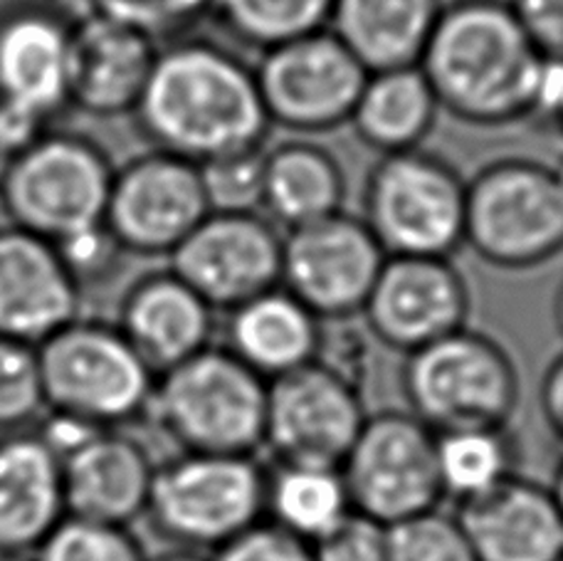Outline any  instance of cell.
Listing matches in <instances>:
<instances>
[{
    "instance_id": "obj_9",
    "label": "cell",
    "mask_w": 563,
    "mask_h": 561,
    "mask_svg": "<svg viewBox=\"0 0 563 561\" xmlns=\"http://www.w3.org/2000/svg\"><path fill=\"white\" fill-rule=\"evenodd\" d=\"M465 245L499 270H534L563 253V194L554 168L497 158L467 182Z\"/></svg>"
},
{
    "instance_id": "obj_18",
    "label": "cell",
    "mask_w": 563,
    "mask_h": 561,
    "mask_svg": "<svg viewBox=\"0 0 563 561\" xmlns=\"http://www.w3.org/2000/svg\"><path fill=\"white\" fill-rule=\"evenodd\" d=\"M158 43L112 18L92 15L69 30V105L112 119L134 114Z\"/></svg>"
},
{
    "instance_id": "obj_19",
    "label": "cell",
    "mask_w": 563,
    "mask_h": 561,
    "mask_svg": "<svg viewBox=\"0 0 563 561\" xmlns=\"http://www.w3.org/2000/svg\"><path fill=\"white\" fill-rule=\"evenodd\" d=\"M69 30L49 8L0 18V107L45 127L69 105Z\"/></svg>"
},
{
    "instance_id": "obj_14",
    "label": "cell",
    "mask_w": 563,
    "mask_h": 561,
    "mask_svg": "<svg viewBox=\"0 0 563 561\" xmlns=\"http://www.w3.org/2000/svg\"><path fill=\"white\" fill-rule=\"evenodd\" d=\"M210 213L200 166L154 152L114 172L104 226L124 253L170 255Z\"/></svg>"
},
{
    "instance_id": "obj_21",
    "label": "cell",
    "mask_w": 563,
    "mask_h": 561,
    "mask_svg": "<svg viewBox=\"0 0 563 561\" xmlns=\"http://www.w3.org/2000/svg\"><path fill=\"white\" fill-rule=\"evenodd\" d=\"M477 561H559L563 517L549 485L515 475L455 509Z\"/></svg>"
},
{
    "instance_id": "obj_29",
    "label": "cell",
    "mask_w": 563,
    "mask_h": 561,
    "mask_svg": "<svg viewBox=\"0 0 563 561\" xmlns=\"http://www.w3.org/2000/svg\"><path fill=\"white\" fill-rule=\"evenodd\" d=\"M519 438L505 428L438 433V468L445 497L470 503L519 475Z\"/></svg>"
},
{
    "instance_id": "obj_35",
    "label": "cell",
    "mask_w": 563,
    "mask_h": 561,
    "mask_svg": "<svg viewBox=\"0 0 563 561\" xmlns=\"http://www.w3.org/2000/svg\"><path fill=\"white\" fill-rule=\"evenodd\" d=\"M92 15L112 18L151 40L176 43L213 13V0H89Z\"/></svg>"
},
{
    "instance_id": "obj_28",
    "label": "cell",
    "mask_w": 563,
    "mask_h": 561,
    "mask_svg": "<svg viewBox=\"0 0 563 561\" xmlns=\"http://www.w3.org/2000/svg\"><path fill=\"white\" fill-rule=\"evenodd\" d=\"M354 513L339 468L277 465L267 470L265 519L314 544Z\"/></svg>"
},
{
    "instance_id": "obj_39",
    "label": "cell",
    "mask_w": 563,
    "mask_h": 561,
    "mask_svg": "<svg viewBox=\"0 0 563 561\" xmlns=\"http://www.w3.org/2000/svg\"><path fill=\"white\" fill-rule=\"evenodd\" d=\"M531 43L547 59L563 63V0H507Z\"/></svg>"
},
{
    "instance_id": "obj_8",
    "label": "cell",
    "mask_w": 563,
    "mask_h": 561,
    "mask_svg": "<svg viewBox=\"0 0 563 561\" xmlns=\"http://www.w3.org/2000/svg\"><path fill=\"white\" fill-rule=\"evenodd\" d=\"M114 168L87 139L43 134L0 176V208L10 226L47 243L104 226Z\"/></svg>"
},
{
    "instance_id": "obj_32",
    "label": "cell",
    "mask_w": 563,
    "mask_h": 561,
    "mask_svg": "<svg viewBox=\"0 0 563 561\" xmlns=\"http://www.w3.org/2000/svg\"><path fill=\"white\" fill-rule=\"evenodd\" d=\"M45 410L37 346L0 337V433L33 428Z\"/></svg>"
},
{
    "instance_id": "obj_46",
    "label": "cell",
    "mask_w": 563,
    "mask_h": 561,
    "mask_svg": "<svg viewBox=\"0 0 563 561\" xmlns=\"http://www.w3.org/2000/svg\"><path fill=\"white\" fill-rule=\"evenodd\" d=\"M554 176H556L559 188H561V194H563V156H561V162L554 166Z\"/></svg>"
},
{
    "instance_id": "obj_2",
    "label": "cell",
    "mask_w": 563,
    "mask_h": 561,
    "mask_svg": "<svg viewBox=\"0 0 563 561\" xmlns=\"http://www.w3.org/2000/svg\"><path fill=\"white\" fill-rule=\"evenodd\" d=\"M547 65L507 0H452L418 67L442 112L472 127H509L537 117Z\"/></svg>"
},
{
    "instance_id": "obj_34",
    "label": "cell",
    "mask_w": 563,
    "mask_h": 561,
    "mask_svg": "<svg viewBox=\"0 0 563 561\" xmlns=\"http://www.w3.org/2000/svg\"><path fill=\"white\" fill-rule=\"evenodd\" d=\"M265 148L200 164L210 213H260L265 194Z\"/></svg>"
},
{
    "instance_id": "obj_37",
    "label": "cell",
    "mask_w": 563,
    "mask_h": 561,
    "mask_svg": "<svg viewBox=\"0 0 563 561\" xmlns=\"http://www.w3.org/2000/svg\"><path fill=\"white\" fill-rule=\"evenodd\" d=\"M55 250L79 289L97 285L99 279L112 275L119 260L126 255L107 226L85 230V233L67 238L63 243H55Z\"/></svg>"
},
{
    "instance_id": "obj_40",
    "label": "cell",
    "mask_w": 563,
    "mask_h": 561,
    "mask_svg": "<svg viewBox=\"0 0 563 561\" xmlns=\"http://www.w3.org/2000/svg\"><path fill=\"white\" fill-rule=\"evenodd\" d=\"M539 408L551 433L563 443V352L547 366L544 376H541Z\"/></svg>"
},
{
    "instance_id": "obj_24",
    "label": "cell",
    "mask_w": 563,
    "mask_h": 561,
    "mask_svg": "<svg viewBox=\"0 0 563 561\" xmlns=\"http://www.w3.org/2000/svg\"><path fill=\"white\" fill-rule=\"evenodd\" d=\"M324 322L277 285L228 312V349L267 384L314 364Z\"/></svg>"
},
{
    "instance_id": "obj_22",
    "label": "cell",
    "mask_w": 563,
    "mask_h": 561,
    "mask_svg": "<svg viewBox=\"0 0 563 561\" xmlns=\"http://www.w3.org/2000/svg\"><path fill=\"white\" fill-rule=\"evenodd\" d=\"M117 327L158 376L210 346L216 309L166 270L141 277L129 289Z\"/></svg>"
},
{
    "instance_id": "obj_5",
    "label": "cell",
    "mask_w": 563,
    "mask_h": 561,
    "mask_svg": "<svg viewBox=\"0 0 563 561\" xmlns=\"http://www.w3.org/2000/svg\"><path fill=\"white\" fill-rule=\"evenodd\" d=\"M400 388L410 414L435 433L505 428L521 400L519 369L505 344L470 327L406 354Z\"/></svg>"
},
{
    "instance_id": "obj_44",
    "label": "cell",
    "mask_w": 563,
    "mask_h": 561,
    "mask_svg": "<svg viewBox=\"0 0 563 561\" xmlns=\"http://www.w3.org/2000/svg\"><path fill=\"white\" fill-rule=\"evenodd\" d=\"M554 322H556V329L563 337V283L559 287V293L554 297Z\"/></svg>"
},
{
    "instance_id": "obj_23",
    "label": "cell",
    "mask_w": 563,
    "mask_h": 561,
    "mask_svg": "<svg viewBox=\"0 0 563 561\" xmlns=\"http://www.w3.org/2000/svg\"><path fill=\"white\" fill-rule=\"evenodd\" d=\"M65 517L59 458L35 428L0 433V552L33 554Z\"/></svg>"
},
{
    "instance_id": "obj_12",
    "label": "cell",
    "mask_w": 563,
    "mask_h": 561,
    "mask_svg": "<svg viewBox=\"0 0 563 561\" xmlns=\"http://www.w3.org/2000/svg\"><path fill=\"white\" fill-rule=\"evenodd\" d=\"M386 257L364 220L341 210L287 230L279 285L321 322H346L364 312Z\"/></svg>"
},
{
    "instance_id": "obj_1",
    "label": "cell",
    "mask_w": 563,
    "mask_h": 561,
    "mask_svg": "<svg viewBox=\"0 0 563 561\" xmlns=\"http://www.w3.org/2000/svg\"><path fill=\"white\" fill-rule=\"evenodd\" d=\"M134 117L156 152L198 166L263 148L273 127L255 69L198 37H180L158 50Z\"/></svg>"
},
{
    "instance_id": "obj_31",
    "label": "cell",
    "mask_w": 563,
    "mask_h": 561,
    "mask_svg": "<svg viewBox=\"0 0 563 561\" xmlns=\"http://www.w3.org/2000/svg\"><path fill=\"white\" fill-rule=\"evenodd\" d=\"M35 561H146L129 527L65 517L33 552Z\"/></svg>"
},
{
    "instance_id": "obj_25",
    "label": "cell",
    "mask_w": 563,
    "mask_h": 561,
    "mask_svg": "<svg viewBox=\"0 0 563 561\" xmlns=\"http://www.w3.org/2000/svg\"><path fill=\"white\" fill-rule=\"evenodd\" d=\"M445 0H334L329 30L366 73L420 65Z\"/></svg>"
},
{
    "instance_id": "obj_47",
    "label": "cell",
    "mask_w": 563,
    "mask_h": 561,
    "mask_svg": "<svg viewBox=\"0 0 563 561\" xmlns=\"http://www.w3.org/2000/svg\"><path fill=\"white\" fill-rule=\"evenodd\" d=\"M559 561H563V557H561V559H559Z\"/></svg>"
},
{
    "instance_id": "obj_43",
    "label": "cell",
    "mask_w": 563,
    "mask_h": 561,
    "mask_svg": "<svg viewBox=\"0 0 563 561\" xmlns=\"http://www.w3.org/2000/svg\"><path fill=\"white\" fill-rule=\"evenodd\" d=\"M549 490H551V495H554L556 505L561 509V517H563V458H561V463L554 470V480H551Z\"/></svg>"
},
{
    "instance_id": "obj_27",
    "label": "cell",
    "mask_w": 563,
    "mask_h": 561,
    "mask_svg": "<svg viewBox=\"0 0 563 561\" xmlns=\"http://www.w3.org/2000/svg\"><path fill=\"white\" fill-rule=\"evenodd\" d=\"M346 174L329 148L285 142L265 154L263 208L287 230L317 223L344 210Z\"/></svg>"
},
{
    "instance_id": "obj_38",
    "label": "cell",
    "mask_w": 563,
    "mask_h": 561,
    "mask_svg": "<svg viewBox=\"0 0 563 561\" xmlns=\"http://www.w3.org/2000/svg\"><path fill=\"white\" fill-rule=\"evenodd\" d=\"M210 561H314L311 544L263 519L216 549Z\"/></svg>"
},
{
    "instance_id": "obj_30",
    "label": "cell",
    "mask_w": 563,
    "mask_h": 561,
    "mask_svg": "<svg viewBox=\"0 0 563 561\" xmlns=\"http://www.w3.org/2000/svg\"><path fill=\"white\" fill-rule=\"evenodd\" d=\"M334 0H213V18L247 47L273 50L329 28Z\"/></svg>"
},
{
    "instance_id": "obj_45",
    "label": "cell",
    "mask_w": 563,
    "mask_h": 561,
    "mask_svg": "<svg viewBox=\"0 0 563 561\" xmlns=\"http://www.w3.org/2000/svg\"><path fill=\"white\" fill-rule=\"evenodd\" d=\"M0 561H35L33 554H8L0 552Z\"/></svg>"
},
{
    "instance_id": "obj_17",
    "label": "cell",
    "mask_w": 563,
    "mask_h": 561,
    "mask_svg": "<svg viewBox=\"0 0 563 561\" xmlns=\"http://www.w3.org/2000/svg\"><path fill=\"white\" fill-rule=\"evenodd\" d=\"M82 289L53 243L0 228V337L40 346L79 319Z\"/></svg>"
},
{
    "instance_id": "obj_33",
    "label": "cell",
    "mask_w": 563,
    "mask_h": 561,
    "mask_svg": "<svg viewBox=\"0 0 563 561\" xmlns=\"http://www.w3.org/2000/svg\"><path fill=\"white\" fill-rule=\"evenodd\" d=\"M388 561H477L455 515L440 509L388 527Z\"/></svg>"
},
{
    "instance_id": "obj_10",
    "label": "cell",
    "mask_w": 563,
    "mask_h": 561,
    "mask_svg": "<svg viewBox=\"0 0 563 561\" xmlns=\"http://www.w3.org/2000/svg\"><path fill=\"white\" fill-rule=\"evenodd\" d=\"M354 513L384 527L440 509L438 433L410 410L368 416L339 468Z\"/></svg>"
},
{
    "instance_id": "obj_41",
    "label": "cell",
    "mask_w": 563,
    "mask_h": 561,
    "mask_svg": "<svg viewBox=\"0 0 563 561\" xmlns=\"http://www.w3.org/2000/svg\"><path fill=\"white\" fill-rule=\"evenodd\" d=\"M534 119H547V122H551V127L563 136V63L549 59Z\"/></svg>"
},
{
    "instance_id": "obj_20",
    "label": "cell",
    "mask_w": 563,
    "mask_h": 561,
    "mask_svg": "<svg viewBox=\"0 0 563 561\" xmlns=\"http://www.w3.org/2000/svg\"><path fill=\"white\" fill-rule=\"evenodd\" d=\"M156 463L124 428H102L63 460L67 517L132 527L144 517Z\"/></svg>"
},
{
    "instance_id": "obj_3",
    "label": "cell",
    "mask_w": 563,
    "mask_h": 561,
    "mask_svg": "<svg viewBox=\"0 0 563 561\" xmlns=\"http://www.w3.org/2000/svg\"><path fill=\"white\" fill-rule=\"evenodd\" d=\"M267 381L230 352H203L156 376L146 420L180 453L257 455L265 448Z\"/></svg>"
},
{
    "instance_id": "obj_13",
    "label": "cell",
    "mask_w": 563,
    "mask_h": 561,
    "mask_svg": "<svg viewBox=\"0 0 563 561\" xmlns=\"http://www.w3.org/2000/svg\"><path fill=\"white\" fill-rule=\"evenodd\" d=\"M366 418L361 388L314 362L267 384L265 448L277 465L341 468Z\"/></svg>"
},
{
    "instance_id": "obj_6",
    "label": "cell",
    "mask_w": 563,
    "mask_h": 561,
    "mask_svg": "<svg viewBox=\"0 0 563 561\" xmlns=\"http://www.w3.org/2000/svg\"><path fill=\"white\" fill-rule=\"evenodd\" d=\"M47 410L97 428L146 420L156 372L117 324L75 319L37 346Z\"/></svg>"
},
{
    "instance_id": "obj_16",
    "label": "cell",
    "mask_w": 563,
    "mask_h": 561,
    "mask_svg": "<svg viewBox=\"0 0 563 561\" xmlns=\"http://www.w3.org/2000/svg\"><path fill=\"white\" fill-rule=\"evenodd\" d=\"M472 293L445 257H386L364 305L368 334L410 354L467 327Z\"/></svg>"
},
{
    "instance_id": "obj_36",
    "label": "cell",
    "mask_w": 563,
    "mask_h": 561,
    "mask_svg": "<svg viewBox=\"0 0 563 561\" xmlns=\"http://www.w3.org/2000/svg\"><path fill=\"white\" fill-rule=\"evenodd\" d=\"M314 561H388V527L351 513L334 532L311 544Z\"/></svg>"
},
{
    "instance_id": "obj_11",
    "label": "cell",
    "mask_w": 563,
    "mask_h": 561,
    "mask_svg": "<svg viewBox=\"0 0 563 561\" xmlns=\"http://www.w3.org/2000/svg\"><path fill=\"white\" fill-rule=\"evenodd\" d=\"M366 77L364 65L329 28L265 50L255 67L269 124L295 134L349 124Z\"/></svg>"
},
{
    "instance_id": "obj_4",
    "label": "cell",
    "mask_w": 563,
    "mask_h": 561,
    "mask_svg": "<svg viewBox=\"0 0 563 561\" xmlns=\"http://www.w3.org/2000/svg\"><path fill=\"white\" fill-rule=\"evenodd\" d=\"M267 470L255 455L178 453L156 463L144 519L164 542L216 552L265 519Z\"/></svg>"
},
{
    "instance_id": "obj_15",
    "label": "cell",
    "mask_w": 563,
    "mask_h": 561,
    "mask_svg": "<svg viewBox=\"0 0 563 561\" xmlns=\"http://www.w3.org/2000/svg\"><path fill=\"white\" fill-rule=\"evenodd\" d=\"M282 238L260 213H208L168 255L170 270L216 312H230L279 285Z\"/></svg>"
},
{
    "instance_id": "obj_7",
    "label": "cell",
    "mask_w": 563,
    "mask_h": 561,
    "mask_svg": "<svg viewBox=\"0 0 563 561\" xmlns=\"http://www.w3.org/2000/svg\"><path fill=\"white\" fill-rule=\"evenodd\" d=\"M467 182L426 148L380 156L364 186V216L388 257H445L465 245Z\"/></svg>"
},
{
    "instance_id": "obj_26",
    "label": "cell",
    "mask_w": 563,
    "mask_h": 561,
    "mask_svg": "<svg viewBox=\"0 0 563 561\" xmlns=\"http://www.w3.org/2000/svg\"><path fill=\"white\" fill-rule=\"evenodd\" d=\"M438 97L418 65L371 73L351 114V127L378 156L420 148L440 117Z\"/></svg>"
},
{
    "instance_id": "obj_42",
    "label": "cell",
    "mask_w": 563,
    "mask_h": 561,
    "mask_svg": "<svg viewBox=\"0 0 563 561\" xmlns=\"http://www.w3.org/2000/svg\"><path fill=\"white\" fill-rule=\"evenodd\" d=\"M146 561H210V557H203V552H194V549L174 547L156 557H146Z\"/></svg>"
}]
</instances>
